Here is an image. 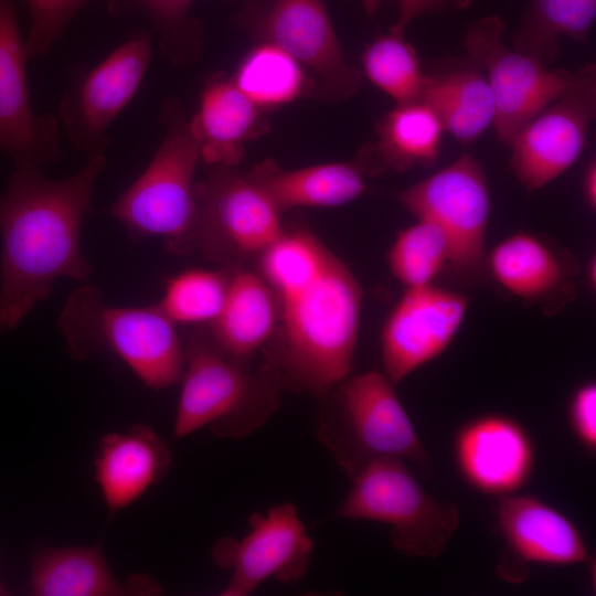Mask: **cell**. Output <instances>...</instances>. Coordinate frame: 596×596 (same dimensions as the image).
<instances>
[{
	"label": "cell",
	"instance_id": "obj_32",
	"mask_svg": "<svg viewBox=\"0 0 596 596\" xmlns=\"http://www.w3.org/2000/svg\"><path fill=\"white\" fill-rule=\"evenodd\" d=\"M194 0H108L113 15L142 13L158 33L159 44L173 62L191 61L201 42L200 23L191 18Z\"/></svg>",
	"mask_w": 596,
	"mask_h": 596
},
{
	"label": "cell",
	"instance_id": "obj_5",
	"mask_svg": "<svg viewBox=\"0 0 596 596\" xmlns=\"http://www.w3.org/2000/svg\"><path fill=\"white\" fill-rule=\"evenodd\" d=\"M394 386L384 373L368 371L345 377L323 398L315 435L350 480L384 458L408 460L427 477L434 476Z\"/></svg>",
	"mask_w": 596,
	"mask_h": 596
},
{
	"label": "cell",
	"instance_id": "obj_17",
	"mask_svg": "<svg viewBox=\"0 0 596 596\" xmlns=\"http://www.w3.org/2000/svg\"><path fill=\"white\" fill-rule=\"evenodd\" d=\"M454 458L466 483L492 497L517 493L530 480L535 447L526 428L504 414H483L460 426Z\"/></svg>",
	"mask_w": 596,
	"mask_h": 596
},
{
	"label": "cell",
	"instance_id": "obj_21",
	"mask_svg": "<svg viewBox=\"0 0 596 596\" xmlns=\"http://www.w3.org/2000/svg\"><path fill=\"white\" fill-rule=\"evenodd\" d=\"M247 173L281 212L294 207L344 205L366 189L362 164L353 162H328L288 170L266 160Z\"/></svg>",
	"mask_w": 596,
	"mask_h": 596
},
{
	"label": "cell",
	"instance_id": "obj_34",
	"mask_svg": "<svg viewBox=\"0 0 596 596\" xmlns=\"http://www.w3.org/2000/svg\"><path fill=\"white\" fill-rule=\"evenodd\" d=\"M568 423L581 445L589 453L596 450V385L586 382L573 392L567 407Z\"/></svg>",
	"mask_w": 596,
	"mask_h": 596
},
{
	"label": "cell",
	"instance_id": "obj_3",
	"mask_svg": "<svg viewBox=\"0 0 596 596\" xmlns=\"http://www.w3.org/2000/svg\"><path fill=\"white\" fill-rule=\"evenodd\" d=\"M185 369L174 421V435L188 436L209 426L221 438L241 439L263 427L280 405L283 384L262 364L224 353L206 329L182 334Z\"/></svg>",
	"mask_w": 596,
	"mask_h": 596
},
{
	"label": "cell",
	"instance_id": "obj_39",
	"mask_svg": "<svg viewBox=\"0 0 596 596\" xmlns=\"http://www.w3.org/2000/svg\"><path fill=\"white\" fill-rule=\"evenodd\" d=\"M4 592V589L2 588V586L0 585V595Z\"/></svg>",
	"mask_w": 596,
	"mask_h": 596
},
{
	"label": "cell",
	"instance_id": "obj_20",
	"mask_svg": "<svg viewBox=\"0 0 596 596\" xmlns=\"http://www.w3.org/2000/svg\"><path fill=\"white\" fill-rule=\"evenodd\" d=\"M278 322L276 296L257 273L238 269L230 274L223 308L206 329L227 355L249 362L272 339Z\"/></svg>",
	"mask_w": 596,
	"mask_h": 596
},
{
	"label": "cell",
	"instance_id": "obj_24",
	"mask_svg": "<svg viewBox=\"0 0 596 596\" xmlns=\"http://www.w3.org/2000/svg\"><path fill=\"white\" fill-rule=\"evenodd\" d=\"M444 132L438 116L423 100L398 104L380 119L368 159L396 171L429 167L439 157Z\"/></svg>",
	"mask_w": 596,
	"mask_h": 596
},
{
	"label": "cell",
	"instance_id": "obj_10",
	"mask_svg": "<svg viewBox=\"0 0 596 596\" xmlns=\"http://www.w3.org/2000/svg\"><path fill=\"white\" fill-rule=\"evenodd\" d=\"M504 24L488 15L475 22L464 46L481 66L494 103L493 127L508 146L514 137L570 84L573 73L551 70L503 41Z\"/></svg>",
	"mask_w": 596,
	"mask_h": 596
},
{
	"label": "cell",
	"instance_id": "obj_16",
	"mask_svg": "<svg viewBox=\"0 0 596 596\" xmlns=\"http://www.w3.org/2000/svg\"><path fill=\"white\" fill-rule=\"evenodd\" d=\"M468 308V296L435 284L405 288L381 330L383 373L396 385L443 354Z\"/></svg>",
	"mask_w": 596,
	"mask_h": 596
},
{
	"label": "cell",
	"instance_id": "obj_15",
	"mask_svg": "<svg viewBox=\"0 0 596 596\" xmlns=\"http://www.w3.org/2000/svg\"><path fill=\"white\" fill-rule=\"evenodd\" d=\"M255 26L308 68L322 99H345L362 86L363 73L348 63L323 0H273L256 12Z\"/></svg>",
	"mask_w": 596,
	"mask_h": 596
},
{
	"label": "cell",
	"instance_id": "obj_27",
	"mask_svg": "<svg viewBox=\"0 0 596 596\" xmlns=\"http://www.w3.org/2000/svg\"><path fill=\"white\" fill-rule=\"evenodd\" d=\"M596 17V0H529L514 49L546 64L561 38L585 41Z\"/></svg>",
	"mask_w": 596,
	"mask_h": 596
},
{
	"label": "cell",
	"instance_id": "obj_19",
	"mask_svg": "<svg viewBox=\"0 0 596 596\" xmlns=\"http://www.w3.org/2000/svg\"><path fill=\"white\" fill-rule=\"evenodd\" d=\"M95 478L111 513L138 500L171 466V454L147 425L105 435L95 457Z\"/></svg>",
	"mask_w": 596,
	"mask_h": 596
},
{
	"label": "cell",
	"instance_id": "obj_18",
	"mask_svg": "<svg viewBox=\"0 0 596 596\" xmlns=\"http://www.w3.org/2000/svg\"><path fill=\"white\" fill-rule=\"evenodd\" d=\"M496 519L509 552L523 562L567 566L589 558L577 526L533 496L514 493L499 498Z\"/></svg>",
	"mask_w": 596,
	"mask_h": 596
},
{
	"label": "cell",
	"instance_id": "obj_36",
	"mask_svg": "<svg viewBox=\"0 0 596 596\" xmlns=\"http://www.w3.org/2000/svg\"><path fill=\"white\" fill-rule=\"evenodd\" d=\"M583 192L588 207L596 209V162L590 160L585 169L583 177Z\"/></svg>",
	"mask_w": 596,
	"mask_h": 596
},
{
	"label": "cell",
	"instance_id": "obj_31",
	"mask_svg": "<svg viewBox=\"0 0 596 596\" xmlns=\"http://www.w3.org/2000/svg\"><path fill=\"white\" fill-rule=\"evenodd\" d=\"M228 278L221 270H183L169 279L158 305L175 324L211 323L223 308Z\"/></svg>",
	"mask_w": 596,
	"mask_h": 596
},
{
	"label": "cell",
	"instance_id": "obj_7",
	"mask_svg": "<svg viewBox=\"0 0 596 596\" xmlns=\"http://www.w3.org/2000/svg\"><path fill=\"white\" fill-rule=\"evenodd\" d=\"M351 481L334 517L391 525L393 546L407 556L437 557L459 524L458 508L432 497L404 460H375Z\"/></svg>",
	"mask_w": 596,
	"mask_h": 596
},
{
	"label": "cell",
	"instance_id": "obj_37",
	"mask_svg": "<svg viewBox=\"0 0 596 596\" xmlns=\"http://www.w3.org/2000/svg\"><path fill=\"white\" fill-rule=\"evenodd\" d=\"M364 10L369 14H374L382 3V0H361Z\"/></svg>",
	"mask_w": 596,
	"mask_h": 596
},
{
	"label": "cell",
	"instance_id": "obj_9",
	"mask_svg": "<svg viewBox=\"0 0 596 596\" xmlns=\"http://www.w3.org/2000/svg\"><path fill=\"white\" fill-rule=\"evenodd\" d=\"M151 56L152 33L135 30L99 64L72 68L56 116L76 151L106 153L109 129L136 96Z\"/></svg>",
	"mask_w": 596,
	"mask_h": 596
},
{
	"label": "cell",
	"instance_id": "obj_8",
	"mask_svg": "<svg viewBox=\"0 0 596 596\" xmlns=\"http://www.w3.org/2000/svg\"><path fill=\"white\" fill-rule=\"evenodd\" d=\"M195 247L220 263L259 258L283 235L281 211L248 174L215 167L195 183Z\"/></svg>",
	"mask_w": 596,
	"mask_h": 596
},
{
	"label": "cell",
	"instance_id": "obj_22",
	"mask_svg": "<svg viewBox=\"0 0 596 596\" xmlns=\"http://www.w3.org/2000/svg\"><path fill=\"white\" fill-rule=\"evenodd\" d=\"M200 145L201 160L214 167H234L244 145L259 129V108L230 81L213 79L204 87L200 106L189 119Z\"/></svg>",
	"mask_w": 596,
	"mask_h": 596
},
{
	"label": "cell",
	"instance_id": "obj_33",
	"mask_svg": "<svg viewBox=\"0 0 596 596\" xmlns=\"http://www.w3.org/2000/svg\"><path fill=\"white\" fill-rule=\"evenodd\" d=\"M30 28L25 38L29 58H43L75 14L92 0H24Z\"/></svg>",
	"mask_w": 596,
	"mask_h": 596
},
{
	"label": "cell",
	"instance_id": "obj_2",
	"mask_svg": "<svg viewBox=\"0 0 596 596\" xmlns=\"http://www.w3.org/2000/svg\"><path fill=\"white\" fill-rule=\"evenodd\" d=\"M106 166V153L91 155L62 180L34 168H14L0 194V332L18 327L51 294L55 280L89 278L81 228Z\"/></svg>",
	"mask_w": 596,
	"mask_h": 596
},
{
	"label": "cell",
	"instance_id": "obj_14",
	"mask_svg": "<svg viewBox=\"0 0 596 596\" xmlns=\"http://www.w3.org/2000/svg\"><path fill=\"white\" fill-rule=\"evenodd\" d=\"M30 61L18 20L15 0H0V155L14 168L43 171L62 159L60 120L36 114L28 88Z\"/></svg>",
	"mask_w": 596,
	"mask_h": 596
},
{
	"label": "cell",
	"instance_id": "obj_25",
	"mask_svg": "<svg viewBox=\"0 0 596 596\" xmlns=\"http://www.w3.org/2000/svg\"><path fill=\"white\" fill-rule=\"evenodd\" d=\"M30 589L35 596H107L129 590L115 578L98 545L39 550Z\"/></svg>",
	"mask_w": 596,
	"mask_h": 596
},
{
	"label": "cell",
	"instance_id": "obj_1",
	"mask_svg": "<svg viewBox=\"0 0 596 596\" xmlns=\"http://www.w3.org/2000/svg\"><path fill=\"white\" fill-rule=\"evenodd\" d=\"M278 306L264 364L284 390L323 400L349 376L356 350L362 288L317 235L285 230L257 259Z\"/></svg>",
	"mask_w": 596,
	"mask_h": 596
},
{
	"label": "cell",
	"instance_id": "obj_38",
	"mask_svg": "<svg viewBox=\"0 0 596 596\" xmlns=\"http://www.w3.org/2000/svg\"><path fill=\"white\" fill-rule=\"evenodd\" d=\"M595 266H596L595 259H593V260L590 259L588 262V266H587V277H588V280H589L590 285H592V281H593V286H595V278H596L595 277Z\"/></svg>",
	"mask_w": 596,
	"mask_h": 596
},
{
	"label": "cell",
	"instance_id": "obj_23",
	"mask_svg": "<svg viewBox=\"0 0 596 596\" xmlns=\"http://www.w3.org/2000/svg\"><path fill=\"white\" fill-rule=\"evenodd\" d=\"M438 116L445 132L469 145L494 121V103L480 70L460 67L427 75L422 98Z\"/></svg>",
	"mask_w": 596,
	"mask_h": 596
},
{
	"label": "cell",
	"instance_id": "obj_4",
	"mask_svg": "<svg viewBox=\"0 0 596 596\" xmlns=\"http://www.w3.org/2000/svg\"><path fill=\"white\" fill-rule=\"evenodd\" d=\"M57 322L66 349L76 360L108 352L150 389L181 382L185 369L183 339L159 305L111 306L96 286L85 284L71 292Z\"/></svg>",
	"mask_w": 596,
	"mask_h": 596
},
{
	"label": "cell",
	"instance_id": "obj_13",
	"mask_svg": "<svg viewBox=\"0 0 596 596\" xmlns=\"http://www.w3.org/2000/svg\"><path fill=\"white\" fill-rule=\"evenodd\" d=\"M248 523L242 539L222 538L212 547L214 564L231 570L222 596H247L269 578L294 584L308 571L313 544L292 503L277 504L266 514L254 512Z\"/></svg>",
	"mask_w": 596,
	"mask_h": 596
},
{
	"label": "cell",
	"instance_id": "obj_30",
	"mask_svg": "<svg viewBox=\"0 0 596 596\" xmlns=\"http://www.w3.org/2000/svg\"><path fill=\"white\" fill-rule=\"evenodd\" d=\"M449 259L444 232L424 219L400 231L387 253L390 270L405 288L433 284Z\"/></svg>",
	"mask_w": 596,
	"mask_h": 596
},
{
	"label": "cell",
	"instance_id": "obj_12",
	"mask_svg": "<svg viewBox=\"0 0 596 596\" xmlns=\"http://www.w3.org/2000/svg\"><path fill=\"white\" fill-rule=\"evenodd\" d=\"M596 114V67L573 73L568 86L509 143L511 168L530 191L563 174L583 152Z\"/></svg>",
	"mask_w": 596,
	"mask_h": 596
},
{
	"label": "cell",
	"instance_id": "obj_6",
	"mask_svg": "<svg viewBox=\"0 0 596 596\" xmlns=\"http://www.w3.org/2000/svg\"><path fill=\"white\" fill-rule=\"evenodd\" d=\"M162 119L167 131L152 159L108 214L131 236L161 237L172 252L185 254L195 247L200 145L175 102L166 105Z\"/></svg>",
	"mask_w": 596,
	"mask_h": 596
},
{
	"label": "cell",
	"instance_id": "obj_28",
	"mask_svg": "<svg viewBox=\"0 0 596 596\" xmlns=\"http://www.w3.org/2000/svg\"><path fill=\"white\" fill-rule=\"evenodd\" d=\"M233 83L258 108L294 102L310 86L304 67L286 51L266 41L245 55Z\"/></svg>",
	"mask_w": 596,
	"mask_h": 596
},
{
	"label": "cell",
	"instance_id": "obj_29",
	"mask_svg": "<svg viewBox=\"0 0 596 596\" xmlns=\"http://www.w3.org/2000/svg\"><path fill=\"white\" fill-rule=\"evenodd\" d=\"M362 73L396 105L418 102L427 75L416 50L407 42L404 29L393 26L368 45L362 55Z\"/></svg>",
	"mask_w": 596,
	"mask_h": 596
},
{
	"label": "cell",
	"instance_id": "obj_11",
	"mask_svg": "<svg viewBox=\"0 0 596 596\" xmlns=\"http://www.w3.org/2000/svg\"><path fill=\"white\" fill-rule=\"evenodd\" d=\"M397 202L416 219L435 223L445 234L449 265L469 272L485 260L490 190L480 163L465 153L398 192Z\"/></svg>",
	"mask_w": 596,
	"mask_h": 596
},
{
	"label": "cell",
	"instance_id": "obj_26",
	"mask_svg": "<svg viewBox=\"0 0 596 596\" xmlns=\"http://www.w3.org/2000/svg\"><path fill=\"white\" fill-rule=\"evenodd\" d=\"M493 279L521 299H539L553 292L564 272L555 254L535 236L519 232L503 238L490 252Z\"/></svg>",
	"mask_w": 596,
	"mask_h": 596
},
{
	"label": "cell",
	"instance_id": "obj_35",
	"mask_svg": "<svg viewBox=\"0 0 596 596\" xmlns=\"http://www.w3.org/2000/svg\"><path fill=\"white\" fill-rule=\"evenodd\" d=\"M466 3L469 0H398V19L395 26L405 29L414 19L445 6L447 2Z\"/></svg>",
	"mask_w": 596,
	"mask_h": 596
}]
</instances>
